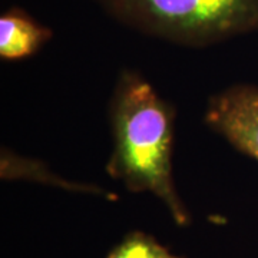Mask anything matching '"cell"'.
Listing matches in <instances>:
<instances>
[{
    "instance_id": "277c9868",
    "label": "cell",
    "mask_w": 258,
    "mask_h": 258,
    "mask_svg": "<svg viewBox=\"0 0 258 258\" xmlns=\"http://www.w3.org/2000/svg\"><path fill=\"white\" fill-rule=\"evenodd\" d=\"M50 37V29L39 25L18 8L0 16V56L5 59L33 55Z\"/></svg>"
},
{
    "instance_id": "6da1fadb",
    "label": "cell",
    "mask_w": 258,
    "mask_h": 258,
    "mask_svg": "<svg viewBox=\"0 0 258 258\" xmlns=\"http://www.w3.org/2000/svg\"><path fill=\"white\" fill-rule=\"evenodd\" d=\"M115 147L108 172L129 191L151 192L164 201L178 224L188 212L172 181V115L152 86L135 74H123L111 106Z\"/></svg>"
},
{
    "instance_id": "5b68a950",
    "label": "cell",
    "mask_w": 258,
    "mask_h": 258,
    "mask_svg": "<svg viewBox=\"0 0 258 258\" xmlns=\"http://www.w3.org/2000/svg\"><path fill=\"white\" fill-rule=\"evenodd\" d=\"M168 254L152 237L142 232H132L113 248L108 258H165Z\"/></svg>"
},
{
    "instance_id": "3957f363",
    "label": "cell",
    "mask_w": 258,
    "mask_h": 258,
    "mask_svg": "<svg viewBox=\"0 0 258 258\" xmlns=\"http://www.w3.org/2000/svg\"><path fill=\"white\" fill-rule=\"evenodd\" d=\"M207 123L245 155L258 161V88L237 85L212 98Z\"/></svg>"
},
{
    "instance_id": "7a4b0ae2",
    "label": "cell",
    "mask_w": 258,
    "mask_h": 258,
    "mask_svg": "<svg viewBox=\"0 0 258 258\" xmlns=\"http://www.w3.org/2000/svg\"><path fill=\"white\" fill-rule=\"evenodd\" d=\"M132 28L204 46L258 29V0H95Z\"/></svg>"
},
{
    "instance_id": "8992f818",
    "label": "cell",
    "mask_w": 258,
    "mask_h": 258,
    "mask_svg": "<svg viewBox=\"0 0 258 258\" xmlns=\"http://www.w3.org/2000/svg\"><path fill=\"white\" fill-rule=\"evenodd\" d=\"M165 258H178V257H174V255H171V254H168Z\"/></svg>"
}]
</instances>
